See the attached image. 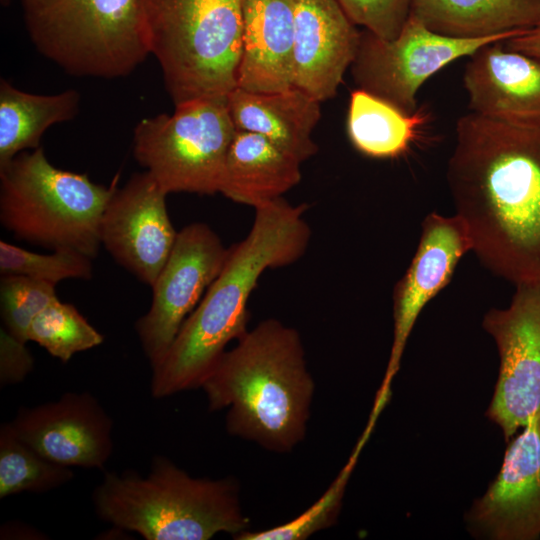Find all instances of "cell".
Masks as SVG:
<instances>
[{
    "label": "cell",
    "mask_w": 540,
    "mask_h": 540,
    "mask_svg": "<svg viewBox=\"0 0 540 540\" xmlns=\"http://www.w3.org/2000/svg\"><path fill=\"white\" fill-rule=\"evenodd\" d=\"M455 132L446 177L471 251L514 285L540 283V121L470 112Z\"/></svg>",
    "instance_id": "1"
},
{
    "label": "cell",
    "mask_w": 540,
    "mask_h": 540,
    "mask_svg": "<svg viewBox=\"0 0 540 540\" xmlns=\"http://www.w3.org/2000/svg\"><path fill=\"white\" fill-rule=\"evenodd\" d=\"M306 210L283 197L255 208L249 233L229 248L221 272L152 369L153 397L201 388L227 344L247 332V303L261 275L298 261L309 246Z\"/></svg>",
    "instance_id": "2"
},
{
    "label": "cell",
    "mask_w": 540,
    "mask_h": 540,
    "mask_svg": "<svg viewBox=\"0 0 540 540\" xmlns=\"http://www.w3.org/2000/svg\"><path fill=\"white\" fill-rule=\"evenodd\" d=\"M210 411L225 410L227 432L275 452L305 438L315 383L299 332L277 319L247 330L204 380Z\"/></svg>",
    "instance_id": "3"
},
{
    "label": "cell",
    "mask_w": 540,
    "mask_h": 540,
    "mask_svg": "<svg viewBox=\"0 0 540 540\" xmlns=\"http://www.w3.org/2000/svg\"><path fill=\"white\" fill-rule=\"evenodd\" d=\"M92 501L102 521L146 540H208L219 533L235 538L250 530L236 479L192 477L160 455L145 477L106 472Z\"/></svg>",
    "instance_id": "4"
},
{
    "label": "cell",
    "mask_w": 540,
    "mask_h": 540,
    "mask_svg": "<svg viewBox=\"0 0 540 540\" xmlns=\"http://www.w3.org/2000/svg\"><path fill=\"white\" fill-rule=\"evenodd\" d=\"M243 0H141L150 54L175 106L237 87Z\"/></svg>",
    "instance_id": "5"
},
{
    "label": "cell",
    "mask_w": 540,
    "mask_h": 540,
    "mask_svg": "<svg viewBox=\"0 0 540 540\" xmlns=\"http://www.w3.org/2000/svg\"><path fill=\"white\" fill-rule=\"evenodd\" d=\"M118 178L109 186L96 184L86 174L53 166L41 147L24 151L0 167V222L20 240L93 259L101 246L100 220Z\"/></svg>",
    "instance_id": "6"
},
{
    "label": "cell",
    "mask_w": 540,
    "mask_h": 540,
    "mask_svg": "<svg viewBox=\"0 0 540 540\" xmlns=\"http://www.w3.org/2000/svg\"><path fill=\"white\" fill-rule=\"evenodd\" d=\"M37 50L70 75L114 79L150 54L141 0H20Z\"/></svg>",
    "instance_id": "7"
},
{
    "label": "cell",
    "mask_w": 540,
    "mask_h": 540,
    "mask_svg": "<svg viewBox=\"0 0 540 540\" xmlns=\"http://www.w3.org/2000/svg\"><path fill=\"white\" fill-rule=\"evenodd\" d=\"M236 133L226 97L175 106L172 115L142 119L133 134L138 163L166 193H219L226 156Z\"/></svg>",
    "instance_id": "8"
},
{
    "label": "cell",
    "mask_w": 540,
    "mask_h": 540,
    "mask_svg": "<svg viewBox=\"0 0 540 540\" xmlns=\"http://www.w3.org/2000/svg\"><path fill=\"white\" fill-rule=\"evenodd\" d=\"M524 30L459 39L437 34L410 15L392 40L382 39L368 30L361 32L351 71L359 89L413 114L417 111V93L431 76L485 45L505 41Z\"/></svg>",
    "instance_id": "9"
},
{
    "label": "cell",
    "mask_w": 540,
    "mask_h": 540,
    "mask_svg": "<svg viewBox=\"0 0 540 540\" xmlns=\"http://www.w3.org/2000/svg\"><path fill=\"white\" fill-rule=\"evenodd\" d=\"M482 326L500 359L486 416L507 442L540 414V283L515 285L510 304L490 309Z\"/></svg>",
    "instance_id": "10"
},
{
    "label": "cell",
    "mask_w": 540,
    "mask_h": 540,
    "mask_svg": "<svg viewBox=\"0 0 540 540\" xmlns=\"http://www.w3.org/2000/svg\"><path fill=\"white\" fill-rule=\"evenodd\" d=\"M228 250L205 223L194 222L178 232L151 286V306L135 324L152 369L163 360L182 324L221 272Z\"/></svg>",
    "instance_id": "11"
},
{
    "label": "cell",
    "mask_w": 540,
    "mask_h": 540,
    "mask_svg": "<svg viewBox=\"0 0 540 540\" xmlns=\"http://www.w3.org/2000/svg\"><path fill=\"white\" fill-rule=\"evenodd\" d=\"M500 470L465 513L469 533L487 540L540 539V414L507 441Z\"/></svg>",
    "instance_id": "12"
},
{
    "label": "cell",
    "mask_w": 540,
    "mask_h": 540,
    "mask_svg": "<svg viewBox=\"0 0 540 540\" xmlns=\"http://www.w3.org/2000/svg\"><path fill=\"white\" fill-rule=\"evenodd\" d=\"M167 195L147 171L135 174L115 190L99 225L101 245L118 264L150 287L178 234L167 211Z\"/></svg>",
    "instance_id": "13"
},
{
    "label": "cell",
    "mask_w": 540,
    "mask_h": 540,
    "mask_svg": "<svg viewBox=\"0 0 540 540\" xmlns=\"http://www.w3.org/2000/svg\"><path fill=\"white\" fill-rule=\"evenodd\" d=\"M14 433L45 458L67 467L102 469L113 451V421L89 392L19 408Z\"/></svg>",
    "instance_id": "14"
},
{
    "label": "cell",
    "mask_w": 540,
    "mask_h": 540,
    "mask_svg": "<svg viewBox=\"0 0 540 540\" xmlns=\"http://www.w3.org/2000/svg\"><path fill=\"white\" fill-rule=\"evenodd\" d=\"M469 251L470 237L457 215L432 212L425 217L416 252L394 288L393 343L379 393H389V384L420 313L449 284L458 263Z\"/></svg>",
    "instance_id": "15"
},
{
    "label": "cell",
    "mask_w": 540,
    "mask_h": 540,
    "mask_svg": "<svg viewBox=\"0 0 540 540\" xmlns=\"http://www.w3.org/2000/svg\"><path fill=\"white\" fill-rule=\"evenodd\" d=\"M336 0H295L293 87L319 102L335 96L360 34Z\"/></svg>",
    "instance_id": "16"
},
{
    "label": "cell",
    "mask_w": 540,
    "mask_h": 540,
    "mask_svg": "<svg viewBox=\"0 0 540 540\" xmlns=\"http://www.w3.org/2000/svg\"><path fill=\"white\" fill-rule=\"evenodd\" d=\"M490 43L469 56L463 85L472 113L503 122L540 121V58Z\"/></svg>",
    "instance_id": "17"
},
{
    "label": "cell",
    "mask_w": 540,
    "mask_h": 540,
    "mask_svg": "<svg viewBox=\"0 0 540 540\" xmlns=\"http://www.w3.org/2000/svg\"><path fill=\"white\" fill-rule=\"evenodd\" d=\"M237 87L278 92L293 87L295 0H243Z\"/></svg>",
    "instance_id": "18"
},
{
    "label": "cell",
    "mask_w": 540,
    "mask_h": 540,
    "mask_svg": "<svg viewBox=\"0 0 540 540\" xmlns=\"http://www.w3.org/2000/svg\"><path fill=\"white\" fill-rule=\"evenodd\" d=\"M227 105L236 130L262 135L301 163L317 153L312 132L321 116L320 102L304 91L236 87L227 95Z\"/></svg>",
    "instance_id": "19"
},
{
    "label": "cell",
    "mask_w": 540,
    "mask_h": 540,
    "mask_svg": "<svg viewBox=\"0 0 540 540\" xmlns=\"http://www.w3.org/2000/svg\"><path fill=\"white\" fill-rule=\"evenodd\" d=\"M301 162L257 133L236 130L220 191L242 204L260 207L282 198L301 180Z\"/></svg>",
    "instance_id": "20"
},
{
    "label": "cell",
    "mask_w": 540,
    "mask_h": 540,
    "mask_svg": "<svg viewBox=\"0 0 540 540\" xmlns=\"http://www.w3.org/2000/svg\"><path fill=\"white\" fill-rule=\"evenodd\" d=\"M410 15L437 34L479 39L535 26L540 0H412Z\"/></svg>",
    "instance_id": "21"
},
{
    "label": "cell",
    "mask_w": 540,
    "mask_h": 540,
    "mask_svg": "<svg viewBox=\"0 0 540 540\" xmlns=\"http://www.w3.org/2000/svg\"><path fill=\"white\" fill-rule=\"evenodd\" d=\"M80 97L69 89L38 95L0 81V167L27 149H36L52 125L71 120L78 112Z\"/></svg>",
    "instance_id": "22"
},
{
    "label": "cell",
    "mask_w": 540,
    "mask_h": 540,
    "mask_svg": "<svg viewBox=\"0 0 540 540\" xmlns=\"http://www.w3.org/2000/svg\"><path fill=\"white\" fill-rule=\"evenodd\" d=\"M425 115L407 114L362 89L350 95L347 132L353 146L372 158H396L415 140Z\"/></svg>",
    "instance_id": "23"
},
{
    "label": "cell",
    "mask_w": 540,
    "mask_h": 540,
    "mask_svg": "<svg viewBox=\"0 0 540 540\" xmlns=\"http://www.w3.org/2000/svg\"><path fill=\"white\" fill-rule=\"evenodd\" d=\"M74 477L71 467L55 463L22 441L9 423L0 428V498L22 492L44 493Z\"/></svg>",
    "instance_id": "24"
},
{
    "label": "cell",
    "mask_w": 540,
    "mask_h": 540,
    "mask_svg": "<svg viewBox=\"0 0 540 540\" xmlns=\"http://www.w3.org/2000/svg\"><path fill=\"white\" fill-rule=\"evenodd\" d=\"M27 340L66 363L75 354L101 345L104 337L76 307L57 297L34 318Z\"/></svg>",
    "instance_id": "25"
},
{
    "label": "cell",
    "mask_w": 540,
    "mask_h": 540,
    "mask_svg": "<svg viewBox=\"0 0 540 540\" xmlns=\"http://www.w3.org/2000/svg\"><path fill=\"white\" fill-rule=\"evenodd\" d=\"M368 428L360 438L348 462L324 494L307 510L282 525L262 531L247 530L236 540H305L317 532L333 526L340 514L346 485L356 464L361 448L369 437Z\"/></svg>",
    "instance_id": "26"
},
{
    "label": "cell",
    "mask_w": 540,
    "mask_h": 540,
    "mask_svg": "<svg viewBox=\"0 0 540 540\" xmlns=\"http://www.w3.org/2000/svg\"><path fill=\"white\" fill-rule=\"evenodd\" d=\"M1 275H21L53 285L66 279L89 280L92 258L75 250H53L40 254L0 241Z\"/></svg>",
    "instance_id": "27"
},
{
    "label": "cell",
    "mask_w": 540,
    "mask_h": 540,
    "mask_svg": "<svg viewBox=\"0 0 540 540\" xmlns=\"http://www.w3.org/2000/svg\"><path fill=\"white\" fill-rule=\"evenodd\" d=\"M55 298L53 284L21 275H1L0 312L4 328L27 343L32 321Z\"/></svg>",
    "instance_id": "28"
},
{
    "label": "cell",
    "mask_w": 540,
    "mask_h": 540,
    "mask_svg": "<svg viewBox=\"0 0 540 540\" xmlns=\"http://www.w3.org/2000/svg\"><path fill=\"white\" fill-rule=\"evenodd\" d=\"M347 17L374 35L392 40L411 14L412 0H336Z\"/></svg>",
    "instance_id": "29"
},
{
    "label": "cell",
    "mask_w": 540,
    "mask_h": 540,
    "mask_svg": "<svg viewBox=\"0 0 540 540\" xmlns=\"http://www.w3.org/2000/svg\"><path fill=\"white\" fill-rule=\"evenodd\" d=\"M27 343L13 337L4 327L0 329V385L22 382L34 367Z\"/></svg>",
    "instance_id": "30"
},
{
    "label": "cell",
    "mask_w": 540,
    "mask_h": 540,
    "mask_svg": "<svg viewBox=\"0 0 540 540\" xmlns=\"http://www.w3.org/2000/svg\"><path fill=\"white\" fill-rule=\"evenodd\" d=\"M503 44L509 50L540 58V22L505 40Z\"/></svg>",
    "instance_id": "31"
},
{
    "label": "cell",
    "mask_w": 540,
    "mask_h": 540,
    "mask_svg": "<svg viewBox=\"0 0 540 540\" xmlns=\"http://www.w3.org/2000/svg\"><path fill=\"white\" fill-rule=\"evenodd\" d=\"M9 1L10 0H1V4L6 6L9 3Z\"/></svg>",
    "instance_id": "32"
}]
</instances>
